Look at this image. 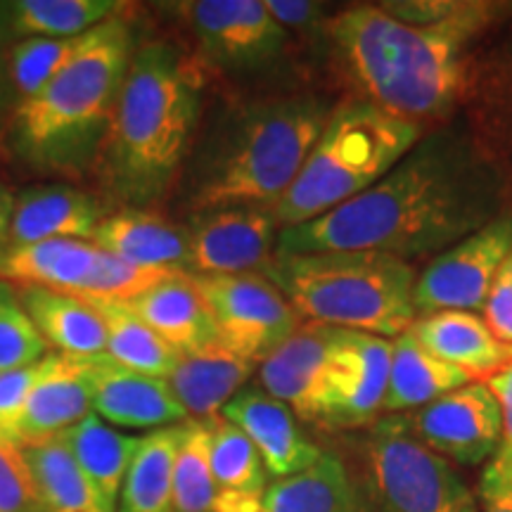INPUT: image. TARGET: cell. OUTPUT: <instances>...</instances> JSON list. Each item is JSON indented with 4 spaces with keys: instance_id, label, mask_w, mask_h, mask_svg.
Listing matches in <instances>:
<instances>
[{
    "instance_id": "6da1fadb",
    "label": "cell",
    "mask_w": 512,
    "mask_h": 512,
    "mask_svg": "<svg viewBox=\"0 0 512 512\" xmlns=\"http://www.w3.org/2000/svg\"><path fill=\"white\" fill-rule=\"evenodd\" d=\"M501 176L460 131L432 133L349 202L280 228L273 259L370 252L408 261L437 256L501 214Z\"/></svg>"
},
{
    "instance_id": "7a4b0ae2",
    "label": "cell",
    "mask_w": 512,
    "mask_h": 512,
    "mask_svg": "<svg viewBox=\"0 0 512 512\" xmlns=\"http://www.w3.org/2000/svg\"><path fill=\"white\" fill-rule=\"evenodd\" d=\"M200 60L155 38L136 46L95 169L124 207L152 209L169 195L202 117Z\"/></svg>"
},
{
    "instance_id": "3957f363",
    "label": "cell",
    "mask_w": 512,
    "mask_h": 512,
    "mask_svg": "<svg viewBox=\"0 0 512 512\" xmlns=\"http://www.w3.org/2000/svg\"><path fill=\"white\" fill-rule=\"evenodd\" d=\"M133 50L124 15L93 29L48 86L15 105L5 126L12 155L41 174H81L95 166Z\"/></svg>"
},
{
    "instance_id": "277c9868",
    "label": "cell",
    "mask_w": 512,
    "mask_h": 512,
    "mask_svg": "<svg viewBox=\"0 0 512 512\" xmlns=\"http://www.w3.org/2000/svg\"><path fill=\"white\" fill-rule=\"evenodd\" d=\"M339 60L380 110L418 124L444 114L465 83V55L475 36L418 27L382 5H356L328 22Z\"/></svg>"
},
{
    "instance_id": "5b68a950",
    "label": "cell",
    "mask_w": 512,
    "mask_h": 512,
    "mask_svg": "<svg viewBox=\"0 0 512 512\" xmlns=\"http://www.w3.org/2000/svg\"><path fill=\"white\" fill-rule=\"evenodd\" d=\"M332 107L318 95L247 102L221 124L195 164L190 209L275 207L290 190Z\"/></svg>"
},
{
    "instance_id": "8992f818",
    "label": "cell",
    "mask_w": 512,
    "mask_h": 512,
    "mask_svg": "<svg viewBox=\"0 0 512 512\" xmlns=\"http://www.w3.org/2000/svg\"><path fill=\"white\" fill-rule=\"evenodd\" d=\"M264 278L302 320L330 328L399 337L415 323V268L394 256L325 252L273 259Z\"/></svg>"
},
{
    "instance_id": "52a82bcc",
    "label": "cell",
    "mask_w": 512,
    "mask_h": 512,
    "mask_svg": "<svg viewBox=\"0 0 512 512\" xmlns=\"http://www.w3.org/2000/svg\"><path fill=\"white\" fill-rule=\"evenodd\" d=\"M418 140V124L368 100L332 107L302 171L273 207L278 226H299L361 195L389 174Z\"/></svg>"
},
{
    "instance_id": "ba28073f",
    "label": "cell",
    "mask_w": 512,
    "mask_h": 512,
    "mask_svg": "<svg viewBox=\"0 0 512 512\" xmlns=\"http://www.w3.org/2000/svg\"><path fill=\"white\" fill-rule=\"evenodd\" d=\"M368 470L382 512H479L470 486L413 437L406 420L389 418L375 427Z\"/></svg>"
},
{
    "instance_id": "9c48e42d",
    "label": "cell",
    "mask_w": 512,
    "mask_h": 512,
    "mask_svg": "<svg viewBox=\"0 0 512 512\" xmlns=\"http://www.w3.org/2000/svg\"><path fill=\"white\" fill-rule=\"evenodd\" d=\"M188 31L200 60L233 72H256L285 55L290 34L264 0H183L162 5Z\"/></svg>"
},
{
    "instance_id": "30bf717a",
    "label": "cell",
    "mask_w": 512,
    "mask_h": 512,
    "mask_svg": "<svg viewBox=\"0 0 512 512\" xmlns=\"http://www.w3.org/2000/svg\"><path fill=\"white\" fill-rule=\"evenodd\" d=\"M219 342L259 366L302 325L285 294L261 273L192 275Z\"/></svg>"
},
{
    "instance_id": "8fae6325",
    "label": "cell",
    "mask_w": 512,
    "mask_h": 512,
    "mask_svg": "<svg viewBox=\"0 0 512 512\" xmlns=\"http://www.w3.org/2000/svg\"><path fill=\"white\" fill-rule=\"evenodd\" d=\"M512 252V214H498L477 233L448 247L415 280V316L482 311L494 275Z\"/></svg>"
},
{
    "instance_id": "7c38bea8",
    "label": "cell",
    "mask_w": 512,
    "mask_h": 512,
    "mask_svg": "<svg viewBox=\"0 0 512 512\" xmlns=\"http://www.w3.org/2000/svg\"><path fill=\"white\" fill-rule=\"evenodd\" d=\"M185 233L192 275H245L271 264L280 226L273 207L240 204L195 211Z\"/></svg>"
},
{
    "instance_id": "4fadbf2b",
    "label": "cell",
    "mask_w": 512,
    "mask_h": 512,
    "mask_svg": "<svg viewBox=\"0 0 512 512\" xmlns=\"http://www.w3.org/2000/svg\"><path fill=\"white\" fill-rule=\"evenodd\" d=\"M413 437L441 458L482 465L503 441L501 403L486 382H470L420 408L411 422Z\"/></svg>"
},
{
    "instance_id": "5bb4252c",
    "label": "cell",
    "mask_w": 512,
    "mask_h": 512,
    "mask_svg": "<svg viewBox=\"0 0 512 512\" xmlns=\"http://www.w3.org/2000/svg\"><path fill=\"white\" fill-rule=\"evenodd\" d=\"M389 366L392 342L368 332L339 328L320 422L358 427L373 420L382 411Z\"/></svg>"
},
{
    "instance_id": "9a60e30c",
    "label": "cell",
    "mask_w": 512,
    "mask_h": 512,
    "mask_svg": "<svg viewBox=\"0 0 512 512\" xmlns=\"http://www.w3.org/2000/svg\"><path fill=\"white\" fill-rule=\"evenodd\" d=\"M337 332L339 328L311 320L299 325L271 356L259 363L264 392L287 403L299 418L320 422Z\"/></svg>"
},
{
    "instance_id": "2e32d148",
    "label": "cell",
    "mask_w": 512,
    "mask_h": 512,
    "mask_svg": "<svg viewBox=\"0 0 512 512\" xmlns=\"http://www.w3.org/2000/svg\"><path fill=\"white\" fill-rule=\"evenodd\" d=\"M83 370L93 389V413L117 430L155 432L190 420L162 377L128 370L107 356L88 358Z\"/></svg>"
},
{
    "instance_id": "e0dca14e",
    "label": "cell",
    "mask_w": 512,
    "mask_h": 512,
    "mask_svg": "<svg viewBox=\"0 0 512 512\" xmlns=\"http://www.w3.org/2000/svg\"><path fill=\"white\" fill-rule=\"evenodd\" d=\"M221 418L247 434L264 460L266 472L275 479L299 475L323 456V451L302 432L297 413L259 387L242 389L223 408Z\"/></svg>"
},
{
    "instance_id": "ac0fdd59",
    "label": "cell",
    "mask_w": 512,
    "mask_h": 512,
    "mask_svg": "<svg viewBox=\"0 0 512 512\" xmlns=\"http://www.w3.org/2000/svg\"><path fill=\"white\" fill-rule=\"evenodd\" d=\"M105 216L100 200L72 185H31L15 197L8 247L46 240L91 242Z\"/></svg>"
},
{
    "instance_id": "d6986e66",
    "label": "cell",
    "mask_w": 512,
    "mask_h": 512,
    "mask_svg": "<svg viewBox=\"0 0 512 512\" xmlns=\"http://www.w3.org/2000/svg\"><path fill=\"white\" fill-rule=\"evenodd\" d=\"M91 413L93 389L81 358L50 354L46 373L31 389L24 406L17 427V444L29 446L60 437Z\"/></svg>"
},
{
    "instance_id": "ffe728a7",
    "label": "cell",
    "mask_w": 512,
    "mask_h": 512,
    "mask_svg": "<svg viewBox=\"0 0 512 512\" xmlns=\"http://www.w3.org/2000/svg\"><path fill=\"white\" fill-rule=\"evenodd\" d=\"M259 368L249 358L230 351L226 344L181 354L174 373L166 377L171 392L190 420H209L245 389V382Z\"/></svg>"
},
{
    "instance_id": "44dd1931",
    "label": "cell",
    "mask_w": 512,
    "mask_h": 512,
    "mask_svg": "<svg viewBox=\"0 0 512 512\" xmlns=\"http://www.w3.org/2000/svg\"><path fill=\"white\" fill-rule=\"evenodd\" d=\"M91 242L102 252L140 266L188 271V233L155 209L121 207L107 214Z\"/></svg>"
},
{
    "instance_id": "7402d4cb",
    "label": "cell",
    "mask_w": 512,
    "mask_h": 512,
    "mask_svg": "<svg viewBox=\"0 0 512 512\" xmlns=\"http://www.w3.org/2000/svg\"><path fill=\"white\" fill-rule=\"evenodd\" d=\"M408 332L432 356L465 370L470 377H491L512 363V344L501 342L486 320L472 311H441L415 318Z\"/></svg>"
},
{
    "instance_id": "603a6c76",
    "label": "cell",
    "mask_w": 512,
    "mask_h": 512,
    "mask_svg": "<svg viewBox=\"0 0 512 512\" xmlns=\"http://www.w3.org/2000/svg\"><path fill=\"white\" fill-rule=\"evenodd\" d=\"M128 306L178 354H190L219 342L214 318L192 273H178L164 280Z\"/></svg>"
},
{
    "instance_id": "cb8c5ba5",
    "label": "cell",
    "mask_w": 512,
    "mask_h": 512,
    "mask_svg": "<svg viewBox=\"0 0 512 512\" xmlns=\"http://www.w3.org/2000/svg\"><path fill=\"white\" fill-rule=\"evenodd\" d=\"M15 294L36 330L57 354L81 361L107 356L105 325L98 311L81 297L34 285H19Z\"/></svg>"
},
{
    "instance_id": "d4e9b609",
    "label": "cell",
    "mask_w": 512,
    "mask_h": 512,
    "mask_svg": "<svg viewBox=\"0 0 512 512\" xmlns=\"http://www.w3.org/2000/svg\"><path fill=\"white\" fill-rule=\"evenodd\" d=\"M100 249L86 240H46L31 245H12L0 249V280L19 285L48 287L79 297L95 264Z\"/></svg>"
},
{
    "instance_id": "484cf974",
    "label": "cell",
    "mask_w": 512,
    "mask_h": 512,
    "mask_svg": "<svg viewBox=\"0 0 512 512\" xmlns=\"http://www.w3.org/2000/svg\"><path fill=\"white\" fill-rule=\"evenodd\" d=\"M211 472L216 484L214 512H264V460L247 434L221 415L211 418Z\"/></svg>"
},
{
    "instance_id": "4316f807",
    "label": "cell",
    "mask_w": 512,
    "mask_h": 512,
    "mask_svg": "<svg viewBox=\"0 0 512 512\" xmlns=\"http://www.w3.org/2000/svg\"><path fill=\"white\" fill-rule=\"evenodd\" d=\"M470 382L472 377L465 370L432 356L406 330L392 342V366H389L382 411L401 413L411 408H425Z\"/></svg>"
},
{
    "instance_id": "83f0119b",
    "label": "cell",
    "mask_w": 512,
    "mask_h": 512,
    "mask_svg": "<svg viewBox=\"0 0 512 512\" xmlns=\"http://www.w3.org/2000/svg\"><path fill=\"white\" fill-rule=\"evenodd\" d=\"M62 437L91 482L102 512H117L121 486L143 437L121 432L95 413L86 415Z\"/></svg>"
},
{
    "instance_id": "f1b7e54d",
    "label": "cell",
    "mask_w": 512,
    "mask_h": 512,
    "mask_svg": "<svg viewBox=\"0 0 512 512\" xmlns=\"http://www.w3.org/2000/svg\"><path fill=\"white\" fill-rule=\"evenodd\" d=\"M181 425L140 439L121 486L117 512H174V465Z\"/></svg>"
},
{
    "instance_id": "f546056e",
    "label": "cell",
    "mask_w": 512,
    "mask_h": 512,
    "mask_svg": "<svg viewBox=\"0 0 512 512\" xmlns=\"http://www.w3.org/2000/svg\"><path fill=\"white\" fill-rule=\"evenodd\" d=\"M264 512H361L347 467L332 453L299 475L275 479L264 496Z\"/></svg>"
},
{
    "instance_id": "4dcf8cb0",
    "label": "cell",
    "mask_w": 512,
    "mask_h": 512,
    "mask_svg": "<svg viewBox=\"0 0 512 512\" xmlns=\"http://www.w3.org/2000/svg\"><path fill=\"white\" fill-rule=\"evenodd\" d=\"M128 8L117 0H12L10 36L19 38H76L98 29Z\"/></svg>"
},
{
    "instance_id": "1f68e13d",
    "label": "cell",
    "mask_w": 512,
    "mask_h": 512,
    "mask_svg": "<svg viewBox=\"0 0 512 512\" xmlns=\"http://www.w3.org/2000/svg\"><path fill=\"white\" fill-rule=\"evenodd\" d=\"M86 302V299H83ZM98 311L105 325L107 339V358L136 373L162 377L166 380L174 373L178 358L176 349H171L157 332H152L140 320L128 304H107V302H88Z\"/></svg>"
},
{
    "instance_id": "d6a6232c",
    "label": "cell",
    "mask_w": 512,
    "mask_h": 512,
    "mask_svg": "<svg viewBox=\"0 0 512 512\" xmlns=\"http://www.w3.org/2000/svg\"><path fill=\"white\" fill-rule=\"evenodd\" d=\"M48 512H102L91 482L60 437L22 446Z\"/></svg>"
},
{
    "instance_id": "836d02e7",
    "label": "cell",
    "mask_w": 512,
    "mask_h": 512,
    "mask_svg": "<svg viewBox=\"0 0 512 512\" xmlns=\"http://www.w3.org/2000/svg\"><path fill=\"white\" fill-rule=\"evenodd\" d=\"M216 484L211 472V418L181 425L174 465V512H214Z\"/></svg>"
},
{
    "instance_id": "e575fe53",
    "label": "cell",
    "mask_w": 512,
    "mask_h": 512,
    "mask_svg": "<svg viewBox=\"0 0 512 512\" xmlns=\"http://www.w3.org/2000/svg\"><path fill=\"white\" fill-rule=\"evenodd\" d=\"M91 34V31H88ZM76 38H19L5 48V64L17 102L48 86L79 55L86 36Z\"/></svg>"
},
{
    "instance_id": "d590c367",
    "label": "cell",
    "mask_w": 512,
    "mask_h": 512,
    "mask_svg": "<svg viewBox=\"0 0 512 512\" xmlns=\"http://www.w3.org/2000/svg\"><path fill=\"white\" fill-rule=\"evenodd\" d=\"M178 268H155V266H140L131 261L119 259V256L107 254L100 249L98 264H95L91 278L83 287L79 297L86 302H107V304H131L152 287L162 285L164 280L174 278Z\"/></svg>"
},
{
    "instance_id": "8d00e7d4",
    "label": "cell",
    "mask_w": 512,
    "mask_h": 512,
    "mask_svg": "<svg viewBox=\"0 0 512 512\" xmlns=\"http://www.w3.org/2000/svg\"><path fill=\"white\" fill-rule=\"evenodd\" d=\"M382 8L401 22L418 24V27L458 29L479 36L510 5L479 3V0H401V3H382Z\"/></svg>"
},
{
    "instance_id": "74e56055",
    "label": "cell",
    "mask_w": 512,
    "mask_h": 512,
    "mask_svg": "<svg viewBox=\"0 0 512 512\" xmlns=\"http://www.w3.org/2000/svg\"><path fill=\"white\" fill-rule=\"evenodd\" d=\"M46 356L48 342L22 309L15 287L0 280V375L34 366Z\"/></svg>"
},
{
    "instance_id": "f35d334b",
    "label": "cell",
    "mask_w": 512,
    "mask_h": 512,
    "mask_svg": "<svg viewBox=\"0 0 512 512\" xmlns=\"http://www.w3.org/2000/svg\"><path fill=\"white\" fill-rule=\"evenodd\" d=\"M0 512H48L24 448L0 439Z\"/></svg>"
},
{
    "instance_id": "ab89813d",
    "label": "cell",
    "mask_w": 512,
    "mask_h": 512,
    "mask_svg": "<svg viewBox=\"0 0 512 512\" xmlns=\"http://www.w3.org/2000/svg\"><path fill=\"white\" fill-rule=\"evenodd\" d=\"M48 356L34 366L12 370V373L0 375V439L17 444V427L22 420L24 406H27L31 389L46 373Z\"/></svg>"
},
{
    "instance_id": "60d3db41",
    "label": "cell",
    "mask_w": 512,
    "mask_h": 512,
    "mask_svg": "<svg viewBox=\"0 0 512 512\" xmlns=\"http://www.w3.org/2000/svg\"><path fill=\"white\" fill-rule=\"evenodd\" d=\"M484 320L491 332L505 344H512V252L494 275V283L486 294Z\"/></svg>"
},
{
    "instance_id": "b9f144b4",
    "label": "cell",
    "mask_w": 512,
    "mask_h": 512,
    "mask_svg": "<svg viewBox=\"0 0 512 512\" xmlns=\"http://www.w3.org/2000/svg\"><path fill=\"white\" fill-rule=\"evenodd\" d=\"M482 512H512V458L498 448L479 479Z\"/></svg>"
},
{
    "instance_id": "7bdbcfd3",
    "label": "cell",
    "mask_w": 512,
    "mask_h": 512,
    "mask_svg": "<svg viewBox=\"0 0 512 512\" xmlns=\"http://www.w3.org/2000/svg\"><path fill=\"white\" fill-rule=\"evenodd\" d=\"M275 22L290 31H316L323 27L325 8L311 0H264Z\"/></svg>"
},
{
    "instance_id": "ee69618b",
    "label": "cell",
    "mask_w": 512,
    "mask_h": 512,
    "mask_svg": "<svg viewBox=\"0 0 512 512\" xmlns=\"http://www.w3.org/2000/svg\"><path fill=\"white\" fill-rule=\"evenodd\" d=\"M486 387L494 392L503 413V441L498 448H501L505 456L512 458V363L491 377H486Z\"/></svg>"
},
{
    "instance_id": "f6af8a7d",
    "label": "cell",
    "mask_w": 512,
    "mask_h": 512,
    "mask_svg": "<svg viewBox=\"0 0 512 512\" xmlns=\"http://www.w3.org/2000/svg\"><path fill=\"white\" fill-rule=\"evenodd\" d=\"M17 105V93L12 88L8 64H5V50H0V131H5L12 110Z\"/></svg>"
},
{
    "instance_id": "bcb514c9",
    "label": "cell",
    "mask_w": 512,
    "mask_h": 512,
    "mask_svg": "<svg viewBox=\"0 0 512 512\" xmlns=\"http://www.w3.org/2000/svg\"><path fill=\"white\" fill-rule=\"evenodd\" d=\"M15 197H17L15 192L0 181V249L8 247L10 221H12V211H15Z\"/></svg>"
},
{
    "instance_id": "7dc6e473",
    "label": "cell",
    "mask_w": 512,
    "mask_h": 512,
    "mask_svg": "<svg viewBox=\"0 0 512 512\" xmlns=\"http://www.w3.org/2000/svg\"><path fill=\"white\" fill-rule=\"evenodd\" d=\"M12 43L10 36V10L8 3H0V50H5Z\"/></svg>"
}]
</instances>
